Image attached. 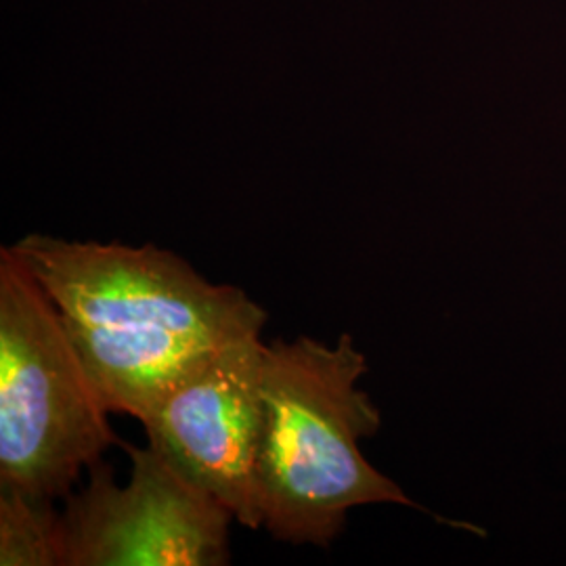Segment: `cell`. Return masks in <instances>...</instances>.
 <instances>
[{"mask_svg": "<svg viewBox=\"0 0 566 566\" xmlns=\"http://www.w3.org/2000/svg\"><path fill=\"white\" fill-rule=\"evenodd\" d=\"M102 392L57 306L30 269L0 248V486L67 497L114 434Z\"/></svg>", "mask_w": 566, "mask_h": 566, "instance_id": "3", "label": "cell"}, {"mask_svg": "<svg viewBox=\"0 0 566 566\" xmlns=\"http://www.w3.org/2000/svg\"><path fill=\"white\" fill-rule=\"evenodd\" d=\"M133 462L120 486L103 460L70 493L65 566H224L233 512L185 479L154 446L120 443Z\"/></svg>", "mask_w": 566, "mask_h": 566, "instance_id": "4", "label": "cell"}, {"mask_svg": "<svg viewBox=\"0 0 566 566\" xmlns=\"http://www.w3.org/2000/svg\"><path fill=\"white\" fill-rule=\"evenodd\" d=\"M57 306L112 413L142 422L217 350L261 336L266 311L154 243L30 233L9 245Z\"/></svg>", "mask_w": 566, "mask_h": 566, "instance_id": "1", "label": "cell"}, {"mask_svg": "<svg viewBox=\"0 0 566 566\" xmlns=\"http://www.w3.org/2000/svg\"><path fill=\"white\" fill-rule=\"evenodd\" d=\"M364 374L365 355L348 334L334 346L306 336L264 344L256 502L275 539L325 547L355 507H418L359 447L382 426L359 388Z\"/></svg>", "mask_w": 566, "mask_h": 566, "instance_id": "2", "label": "cell"}, {"mask_svg": "<svg viewBox=\"0 0 566 566\" xmlns=\"http://www.w3.org/2000/svg\"><path fill=\"white\" fill-rule=\"evenodd\" d=\"M263 361L261 336L227 344L142 420L147 443L252 531L263 528L256 502Z\"/></svg>", "mask_w": 566, "mask_h": 566, "instance_id": "5", "label": "cell"}, {"mask_svg": "<svg viewBox=\"0 0 566 566\" xmlns=\"http://www.w3.org/2000/svg\"><path fill=\"white\" fill-rule=\"evenodd\" d=\"M53 502L0 486V565L65 566L63 518Z\"/></svg>", "mask_w": 566, "mask_h": 566, "instance_id": "6", "label": "cell"}]
</instances>
